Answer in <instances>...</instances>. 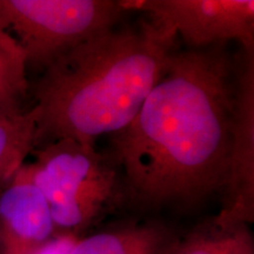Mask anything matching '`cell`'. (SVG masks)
<instances>
[{
    "mask_svg": "<svg viewBox=\"0 0 254 254\" xmlns=\"http://www.w3.org/2000/svg\"><path fill=\"white\" fill-rule=\"evenodd\" d=\"M238 58L225 44L173 50L134 119L112 136L127 193L144 207L194 206L226 185Z\"/></svg>",
    "mask_w": 254,
    "mask_h": 254,
    "instance_id": "obj_1",
    "label": "cell"
},
{
    "mask_svg": "<svg viewBox=\"0 0 254 254\" xmlns=\"http://www.w3.org/2000/svg\"><path fill=\"white\" fill-rule=\"evenodd\" d=\"M174 39L153 24L98 34L59 56L36 87V146H94L123 131L163 74Z\"/></svg>",
    "mask_w": 254,
    "mask_h": 254,
    "instance_id": "obj_2",
    "label": "cell"
},
{
    "mask_svg": "<svg viewBox=\"0 0 254 254\" xmlns=\"http://www.w3.org/2000/svg\"><path fill=\"white\" fill-rule=\"evenodd\" d=\"M36 161L21 166L19 173L45 196L57 231L78 236L118 190L116 171L94 146L73 139L44 145Z\"/></svg>",
    "mask_w": 254,
    "mask_h": 254,
    "instance_id": "obj_3",
    "label": "cell"
},
{
    "mask_svg": "<svg viewBox=\"0 0 254 254\" xmlns=\"http://www.w3.org/2000/svg\"><path fill=\"white\" fill-rule=\"evenodd\" d=\"M119 0H0V30L19 44L27 67L45 69L79 44L114 28Z\"/></svg>",
    "mask_w": 254,
    "mask_h": 254,
    "instance_id": "obj_4",
    "label": "cell"
},
{
    "mask_svg": "<svg viewBox=\"0 0 254 254\" xmlns=\"http://www.w3.org/2000/svg\"><path fill=\"white\" fill-rule=\"evenodd\" d=\"M124 11L145 12L171 37L180 34L190 50L239 41L254 51L253 0H119Z\"/></svg>",
    "mask_w": 254,
    "mask_h": 254,
    "instance_id": "obj_5",
    "label": "cell"
},
{
    "mask_svg": "<svg viewBox=\"0 0 254 254\" xmlns=\"http://www.w3.org/2000/svg\"><path fill=\"white\" fill-rule=\"evenodd\" d=\"M222 207L215 219L222 224L254 220V51L238 58L237 95Z\"/></svg>",
    "mask_w": 254,
    "mask_h": 254,
    "instance_id": "obj_6",
    "label": "cell"
},
{
    "mask_svg": "<svg viewBox=\"0 0 254 254\" xmlns=\"http://www.w3.org/2000/svg\"><path fill=\"white\" fill-rule=\"evenodd\" d=\"M43 193L18 172L0 192V244L4 254H28L56 234Z\"/></svg>",
    "mask_w": 254,
    "mask_h": 254,
    "instance_id": "obj_7",
    "label": "cell"
},
{
    "mask_svg": "<svg viewBox=\"0 0 254 254\" xmlns=\"http://www.w3.org/2000/svg\"><path fill=\"white\" fill-rule=\"evenodd\" d=\"M178 240L163 225H129L78 238L68 254H171Z\"/></svg>",
    "mask_w": 254,
    "mask_h": 254,
    "instance_id": "obj_8",
    "label": "cell"
},
{
    "mask_svg": "<svg viewBox=\"0 0 254 254\" xmlns=\"http://www.w3.org/2000/svg\"><path fill=\"white\" fill-rule=\"evenodd\" d=\"M171 254H254L247 224H222L213 218L177 241Z\"/></svg>",
    "mask_w": 254,
    "mask_h": 254,
    "instance_id": "obj_9",
    "label": "cell"
},
{
    "mask_svg": "<svg viewBox=\"0 0 254 254\" xmlns=\"http://www.w3.org/2000/svg\"><path fill=\"white\" fill-rule=\"evenodd\" d=\"M37 112L0 110V184L11 180L36 147Z\"/></svg>",
    "mask_w": 254,
    "mask_h": 254,
    "instance_id": "obj_10",
    "label": "cell"
},
{
    "mask_svg": "<svg viewBox=\"0 0 254 254\" xmlns=\"http://www.w3.org/2000/svg\"><path fill=\"white\" fill-rule=\"evenodd\" d=\"M27 62L13 38L0 30V110L19 111L27 91Z\"/></svg>",
    "mask_w": 254,
    "mask_h": 254,
    "instance_id": "obj_11",
    "label": "cell"
},
{
    "mask_svg": "<svg viewBox=\"0 0 254 254\" xmlns=\"http://www.w3.org/2000/svg\"><path fill=\"white\" fill-rule=\"evenodd\" d=\"M78 240V236L69 233H59L47 241L45 245L28 254H68Z\"/></svg>",
    "mask_w": 254,
    "mask_h": 254,
    "instance_id": "obj_12",
    "label": "cell"
}]
</instances>
